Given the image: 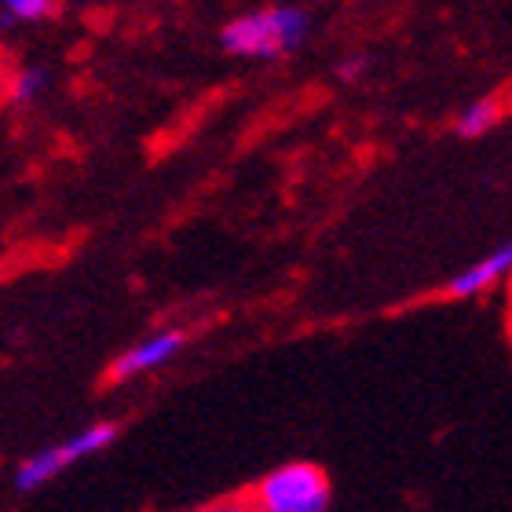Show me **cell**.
<instances>
[{"mask_svg":"<svg viewBox=\"0 0 512 512\" xmlns=\"http://www.w3.org/2000/svg\"><path fill=\"white\" fill-rule=\"evenodd\" d=\"M308 30V11L297 4H275V8L235 15L220 30V44L238 59H278V55L297 52Z\"/></svg>","mask_w":512,"mask_h":512,"instance_id":"obj_1","label":"cell"},{"mask_svg":"<svg viewBox=\"0 0 512 512\" xmlns=\"http://www.w3.org/2000/svg\"><path fill=\"white\" fill-rule=\"evenodd\" d=\"M256 512H330V476L315 461H286L264 472L249 491Z\"/></svg>","mask_w":512,"mask_h":512,"instance_id":"obj_2","label":"cell"},{"mask_svg":"<svg viewBox=\"0 0 512 512\" xmlns=\"http://www.w3.org/2000/svg\"><path fill=\"white\" fill-rule=\"evenodd\" d=\"M114 439H118V425H114V421H96V425L81 428L77 436L55 443V447L37 450V454H30V458L22 461L19 472H15V487H19V491H37V487L52 483L55 476L66 472L70 465L92 458L99 450H107Z\"/></svg>","mask_w":512,"mask_h":512,"instance_id":"obj_3","label":"cell"},{"mask_svg":"<svg viewBox=\"0 0 512 512\" xmlns=\"http://www.w3.org/2000/svg\"><path fill=\"white\" fill-rule=\"evenodd\" d=\"M187 348V330H158L132 344L110 363V381H136L143 374H154L161 366H169L176 355Z\"/></svg>","mask_w":512,"mask_h":512,"instance_id":"obj_4","label":"cell"},{"mask_svg":"<svg viewBox=\"0 0 512 512\" xmlns=\"http://www.w3.org/2000/svg\"><path fill=\"white\" fill-rule=\"evenodd\" d=\"M512 278V238L505 246L491 249V253L469 264L465 271L447 278V286H443V297L447 300H472V297H483V293H491L498 282Z\"/></svg>","mask_w":512,"mask_h":512,"instance_id":"obj_5","label":"cell"},{"mask_svg":"<svg viewBox=\"0 0 512 512\" xmlns=\"http://www.w3.org/2000/svg\"><path fill=\"white\" fill-rule=\"evenodd\" d=\"M505 114V103L502 99H476V103H469V107L461 110L458 121H454V132H458L461 139H480L487 136L498 121H502Z\"/></svg>","mask_w":512,"mask_h":512,"instance_id":"obj_6","label":"cell"},{"mask_svg":"<svg viewBox=\"0 0 512 512\" xmlns=\"http://www.w3.org/2000/svg\"><path fill=\"white\" fill-rule=\"evenodd\" d=\"M48 81H52V77H48V70H44V66H22L19 74L11 77L8 103H11V107H30L33 99L44 96Z\"/></svg>","mask_w":512,"mask_h":512,"instance_id":"obj_7","label":"cell"},{"mask_svg":"<svg viewBox=\"0 0 512 512\" xmlns=\"http://www.w3.org/2000/svg\"><path fill=\"white\" fill-rule=\"evenodd\" d=\"M55 11H59V4H52V0H8L0 8V22L4 26H33V22L55 19Z\"/></svg>","mask_w":512,"mask_h":512,"instance_id":"obj_8","label":"cell"},{"mask_svg":"<svg viewBox=\"0 0 512 512\" xmlns=\"http://www.w3.org/2000/svg\"><path fill=\"white\" fill-rule=\"evenodd\" d=\"M366 66H370V55L355 52V55H348V59H341V63H337V77L352 85V81H359V77L366 74Z\"/></svg>","mask_w":512,"mask_h":512,"instance_id":"obj_9","label":"cell"},{"mask_svg":"<svg viewBox=\"0 0 512 512\" xmlns=\"http://www.w3.org/2000/svg\"><path fill=\"white\" fill-rule=\"evenodd\" d=\"M194 512H256L253 502H249V494H242V498H220V502L213 505H202V509Z\"/></svg>","mask_w":512,"mask_h":512,"instance_id":"obj_10","label":"cell"}]
</instances>
